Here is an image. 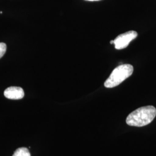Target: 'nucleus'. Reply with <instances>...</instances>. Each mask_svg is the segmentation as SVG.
Listing matches in <instances>:
<instances>
[{
	"label": "nucleus",
	"instance_id": "obj_1",
	"mask_svg": "<svg viewBox=\"0 0 156 156\" xmlns=\"http://www.w3.org/2000/svg\"><path fill=\"white\" fill-rule=\"evenodd\" d=\"M156 116L155 107L143 106L131 112L127 117L126 123L130 126L144 127L150 124Z\"/></svg>",
	"mask_w": 156,
	"mask_h": 156
},
{
	"label": "nucleus",
	"instance_id": "obj_2",
	"mask_svg": "<svg viewBox=\"0 0 156 156\" xmlns=\"http://www.w3.org/2000/svg\"><path fill=\"white\" fill-rule=\"evenodd\" d=\"M134 68L131 64H123L116 67L104 83L106 88L116 87L133 73Z\"/></svg>",
	"mask_w": 156,
	"mask_h": 156
},
{
	"label": "nucleus",
	"instance_id": "obj_3",
	"mask_svg": "<svg viewBox=\"0 0 156 156\" xmlns=\"http://www.w3.org/2000/svg\"><path fill=\"white\" fill-rule=\"evenodd\" d=\"M138 33L135 31H129L127 33L120 34L114 39V45L116 49L120 50L126 48L130 42L135 39Z\"/></svg>",
	"mask_w": 156,
	"mask_h": 156
},
{
	"label": "nucleus",
	"instance_id": "obj_4",
	"mask_svg": "<svg viewBox=\"0 0 156 156\" xmlns=\"http://www.w3.org/2000/svg\"><path fill=\"white\" fill-rule=\"evenodd\" d=\"M6 98L11 100H20L24 97V93L22 88L20 87L12 86L7 88L4 91Z\"/></svg>",
	"mask_w": 156,
	"mask_h": 156
},
{
	"label": "nucleus",
	"instance_id": "obj_5",
	"mask_svg": "<svg viewBox=\"0 0 156 156\" xmlns=\"http://www.w3.org/2000/svg\"><path fill=\"white\" fill-rule=\"evenodd\" d=\"M12 156H31V154L27 148L20 147L16 150Z\"/></svg>",
	"mask_w": 156,
	"mask_h": 156
},
{
	"label": "nucleus",
	"instance_id": "obj_6",
	"mask_svg": "<svg viewBox=\"0 0 156 156\" xmlns=\"http://www.w3.org/2000/svg\"><path fill=\"white\" fill-rule=\"evenodd\" d=\"M6 50V45L5 43H0V58L4 56Z\"/></svg>",
	"mask_w": 156,
	"mask_h": 156
},
{
	"label": "nucleus",
	"instance_id": "obj_7",
	"mask_svg": "<svg viewBox=\"0 0 156 156\" xmlns=\"http://www.w3.org/2000/svg\"><path fill=\"white\" fill-rule=\"evenodd\" d=\"M110 43H111V44H114V40L111 41H110Z\"/></svg>",
	"mask_w": 156,
	"mask_h": 156
},
{
	"label": "nucleus",
	"instance_id": "obj_8",
	"mask_svg": "<svg viewBox=\"0 0 156 156\" xmlns=\"http://www.w3.org/2000/svg\"><path fill=\"white\" fill-rule=\"evenodd\" d=\"M86 1H100V0H86Z\"/></svg>",
	"mask_w": 156,
	"mask_h": 156
}]
</instances>
